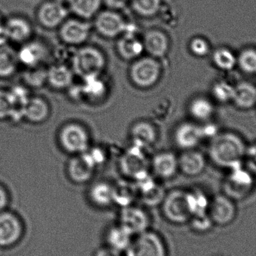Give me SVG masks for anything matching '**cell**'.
Masks as SVG:
<instances>
[{
    "label": "cell",
    "instance_id": "obj_45",
    "mask_svg": "<svg viewBox=\"0 0 256 256\" xmlns=\"http://www.w3.org/2000/svg\"><path fill=\"white\" fill-rule=\"evenodd\" d=\"M244 162H246V164H244L245 166L256 178V141L252 144H248Z\"/></svg>",
    "mask_w": 256,
    "mask_h": 256
},
{
    "label": "cell",
    "instance_id": "obj_13",
    "mask_svg": "<svg viewBox=\"0 0 256 256\" xmlns=\"http://www.w3.org/2000/svg\"><path fill=\"white\" fill-rule=\"evenodd\" d=\"M4 32L8 42L24 44L32 36L33 27L25 16L13 15L4 20Z\"/></svg>",
    "mask_w": 256,
    "mask_h": 256
},
{
    "label": "cell",
    "instance_id": "obj_18",
    "mask_svg": "<svg viewBox=\"0 0 256 256\" xmlns=\"http://www.w3.org/2000/svg\"><path fill=\"white\" fill-rule=\"evenodd\" d=\"M207 160L202 152L195 149L186 150L178 159V167L188 176H197L206 170Z\"/></svg>",
    "mask_w": 256,
    "mask_h": 256
},
{
    "label": "cell",
    "instance_id": "obj_38",
    "mask_svg": "<svg viewBox=\"0 0 256 256\" xmlns=\"http://www.w3.org/2000/svg\"><path fill=\"white\" fill-rule=\"evenodd\" d=\"M132 7L140 16L149 18L159 12L161 0H132Z\"/></svg>",
    "mask_w": 256,
    "mask_h": 256
},
{
    "label": "cell",
    "instance_id": "obj_41",
    "mask_svg": "<svg viewBox=\"0 0 256 256\" xmlns=\"http://www.w3.org/2000/svg\"><path fill=\"white\" fill-rule=\"evenodd\" d=\"M191 230L197 233H206L214 224L208 214L192 216L188 222Z\"/></svg>",
    "mask_w": 256,
    "mask_h": 256
},
{
    "label": "cell",
    "instance_id": "obj_23",
    "mask_svg": "<svg viewBox=\"0 0 256 256\" xmlns=\"http://www.w3.org/2000/svg\"><path fill=\"white\" fill-rule=\"evenodd\" d=\"M117 44V50L122 58L134 60L138 58L144 50L143 42L138 40L134 32H124Z\"/></svg>",
    "mask_w": 256,
    "mask_h": 256
},
{
    "label": "cell",
    "instance_id": "obj_30",
    "mask_svg": "<svg viewBox=\"0 0 256 256\" xmlns=\"http://www.w3.org/2000/svg\"><path fill=\"white\" fill-rule=\"evenodd\" d=\"M69 8L82 19H90L97 15L103 0H67Z\"/></svg>",
    "mask_w": 256,
    "mask_h": 256
},
{
    "label": "cell",
    "instance_id": "obj_15",
    "mask_svg": "<svg viewBox=\"0 0 256 256\" xmlns=\"http://www.w3.org/2000/svg\"><path fill=\"white\" fill-rule=\"evenodd\" d=\"M204 138L202 126L196 123H183L177 128L174 132L176 144L185 150L195 149Z\"/></svg>",
    "mask_w": 256,
    "mask_h": 256
},
{
    "label": "cell",
    "instance_id": "obj_19",
    "mask_svg": "<svg viewBox=\"0 0 256 256\" xmlns=\"http://www.w3.org/2000/svg\"><path fill=\"white\" fill-rule=\"evenodd\" d=\"M134 236L121 224H114L105 232L106 246L123 254L132 242Z\"/></svg>",
    "mask_w": 256,
    "mask_h": 256
},
{
    "label": "cell",
    "instance_id": "obj_31",
    "mask_svg": "<svg viewBox=\"0 0 256 256\" xmlns=\"http://www.w3.org/2000/svg\"><path fill=\"white\" fill-rule=\"evenodd\" d=\"M49 116L48 104L39 98H30L24 110V117L34 123H40L46 120Z\"/></svg>",
    "mask_w": 256,
    "mask_h": 256
},
{
    "label": "cell",
    "instance_id": "obj_34",
    "mask_svg": "<svg viewBox=\"0 0 256 256\" xmlns=\"http://www.w3.org/2000/svg\"><path fill=\"white\" fill-rule=\"evenodd\" d=\"M237 67L246 74H256V48L248 46L237 54Z\"/></svg>",
    "mask_w": 256,
    "mask_h": 256
},
{
    "label": "cell",
    "instance_id": "obj_5",
    "mask_svg": "<svg viewBox=\"0 0 256 256\" xmlns=\"http://www.w3.org/2000/svg\"><path fill=\"white\" fill-rule=\"evenodd\" d=\"M161 204L162 215L170 224L183 225L188 224L192 218L185 191H172L165 196Z\"/></svg>",
    "mask_w": 256,
    "mask_h": 256
},
{
    "label": "cell",
    "instance_id": "obj_21",
    "mask_svg": "<svg viewBox=\"0 0 256 256\" xmlns=\"http://www.w3.org/2000/svg\"><path fill=\"white\" fill-rule=\"evenodd\" d=\"M16 54L18 62L28 67H36L46 56V49L40 42L28 40L22 44V48Z\"/></svg>",
    "mask_w": 256,
    "mask_h": 256
},
{
    "label": "cell",
    "instance_id": "obj_37",
    "mask_svg": "<svg viewBox=\"0 0 256 256\" xmlns=\"http://www.w3.org/2000/svg\"><path fill=\"white\" fill-rule=\"evenodd\" d=\"M82 93L86 97L97 99L102 98L106 92V86L99 76L84 78V84L81 86Z\"/></svg>",
    "mask_w": 256,
    "mask_h": 256
},
{
    "label": "cell",
    "instance_id": "obj_25",
    "mask_svg": "<svg viewBox=\"0 0 256 256\" xmlns=\"http://www.w3.org/2000/svg\"><path fill=\"white\" fill-rule=\"evenodd\" d=\"M154 171L159 177L170 178L174 176L178 168V159L171 152L158 154L152 161Z\"/></svg>",
    "mask_w": 256,
    "mask_h": 256
},
{
    "label": "cell",
    "instance_id": "obj_43",
    "mask_svg": "<svg viewBox=\"0 0 256 256\" xmlns=\"http://www.w3.org/2000/svg\"><path fill=\"white\" fill-rule=\"evenodd\" d=\"M81 154L94 170L96 167L103 164L105 161L104 153L102 149L98 148L87 150L86 152Z\"/></svg>",
    "mask_w": 256,
    "mask_h": 256
},
{
    "label": "cell",
    "instance_id": "obj_17",
    "mask_svg": "<svg viewBox=\"0 0 256 256\" xmlns=\"http://www.w3.org/2000/svg\"><path fill=\"white\" fill-rule=\"evenodd\" d=\"M120 165L122 172L134 178L143 172L147 171V160L142 148L134 146L128 150L122 158Z\"/></svg>",
    "mask_w": 256,
    "mask_h": 256
},
{
    "label": "cell",
    "instance_id": "obj_11",
    "mask_svg": "<svg viewBox=\"0 0 256 256\" xmlns=\"http://www.w3.org/2000/svg\"><path fill=\"white\" fill-rule=\"evenodd\" d=\"M68 16V10L63 3L52 0L42 3L37 10V19L42 26L54 28L60 26Z\"/></svg>",
    "mask_w": 256,
    "mask_h": 256
},
{
    "label": "cell",
    "instance_id": "obj_26",
    "mask_svg": "<svg viewBox=\"0 0 256 256\" xmlns=\"http://www.w3.org/2000/svg\"><path fill=\"white\" fill-rule=\"evenodd\" d=\"M94 168L82 156L70 160L68 165L69 177L75 183L84 184L92 178Z\"/></svg>",
    "mask_w": 256,
    "mask_h": 256
},
{
    "label": "cell",
    "instance_id": "obj_8",
    "mask_svg": "<svg viewBox=\"0 0 256 256\" xmlns=\"http://www.w3.org/2000/svg\"><path fill=\"white\" fill-rule=\"evenodd\" d=\"M62 147L70 154H82L90 148V137L85 128L70 123L62 128L60 132Z\"/></svg>",
    "mask_w": 256,
    "mask_h": 256
},
{
    "label": "cell",
    "instance_id": "obj_12",
    "mask_svg": "<svg viewBox=\"0 0 256 256\" xmlns=\"http://www.w3.org/2000/svg\"><path fill=\"white\" fill-rule=\"evenodd\" d=\"M20 220L10 212H0V248H8L16 244L22 237Z\"/></svg>",
    "mask_w": 256,
    "mask_h": 256
},
{
    "label": "cell",
    "instance_id": "obj_44",
    "mask_svg": "<svg viewBox=\"0 0 256 256\" xmlns=\"http://www.w3.org/2000/svg\"><path fill=\"white\" fill-rule=\"evenodd\" d=\"M13 112L12 102L8 92L0 90V118L12 116Z\"/></svg>",
    "mask_w": 256,
    "mask_h": 256
},
{
    "label": "cell",
    "instance_id": "obj_28",
    "mask_svg": "<svg viewBox=\"0 0 256 256\" xmlns=\"http://www.w3.org/2000/svg\"><path fill=\"white\" fill-rule=\"evenodd\" d=\"M74 72L64 64H57L48 70L46 80L56 90L68 88L73 84Z\"/></svg>",
    "mask_w": 256,
    "mask_h": 256
},
{
    "label": "cell",
    "instance_id": "obj_6",
    "mask_svg": "<svg viewBox=\"0 0 256 256\" xmlns=\"http://www.w3.org/2000/svg\"><path fill=\"white\" fill-rule=\"evenodd\" d=\"M236 202L225 194H218L210 198L207 214L214 226L226 227L231 225L237 218Z\"/></svg>",
    "mask_w": 256,
    "mask_h": 256
},
{
    "label": "cell",
    "instance_id": "obj_46",
    "mask_svg": "<svg viewBox=\"0 0 256 256\" xmlns=\"http://www.w3.org/2000/svg\"><path fill=\"white\" fill-rule=\"evenodd\" d=\"M93 256H122L121 252L109 248V246H105L104 248H99L98 250L94 252Z\"/></svg>",
    "mask_w": 256,
    "mask_h": 256
},
{
    "label": "cell",
    "instance_id": "obj_48",
    "mask_svg": "<svg viewBox=\"0 0 256 256\" xmlns=\"http://www.w3.org/2000/svg\"><path fill=\"white\" fill-rule=\"evenodd\" d=\"M104 2L112 8H121L126 6L128 0H104Z\"/></svg>",
    "mask_w": 256,
    "mask_h": 256
},
{
    "label": "cell",
    "instance_id": "obj_20",
    "mask_svg": "<svg viewBox=\"0 0 256 256\" xmlns=\"http://www.w3.org/2000/svg\"><path fill=\"white\" fill-rule=\"evenodd\" d=\"M144 49L154 58L164 56L168 50V39L165 33L158 30H152L144 34Z\"/></svg>",
    "mask_w": 256,
    "mask_h": 256
},
{
    "label": "cell",
    "instance_id": "obj_33",
    "mask_svg": "<svg viewBox=\"0 0 256 256\" xmlns=\"http://www.w3.org/2000/svg\"><path fill=\"white\" fill-rule=\"evenodd\" d=\"M234 84L226 79H218L210 87L212 100L218 104H231Z\"/></svg>",
    "mask_w": 256,
    "mask_h": 256
},
{
    "label": "cell",
    "instance_id": "obj_29",
    "mask_svg": "<svg viewBox=\"0 0 256 256\" xmlns=\"http://www.w3.org/2000/svg\"><path fill=\"white\" fill-rule=\"evenodd\" d=\"M134 146L141 148L152 146L156 140V132L153 126L146 122H140L134 124L131 130Z\"/></svg>",
    "mask_w": 256,
    "mask_h": 256
},
{
    "label": "cell",
    "instance_id": "obj_42",
    "mask_svg": "<svg viewBox=\"0 0 256 256\" xmlns=\"http://www.w3.org/2000/svg\"><path fill=\"white\" fill-rule=\"evenodd\" d=\"M48 78V70L40 68H31L30 70L26 73L25 80L32 86H40L44 84Z\"/></svg>",
    "mask_w": 256,
    "mask_h": 256
},
{
    "label": "cell",
    "instance_id": "obj_24",
    "mask_svg": "<svg viewBox=\"0 0 256 256\" xmlns=\"http://www.w3.org/2000/svg\"><path fill=\"white\" fill-rule=\"evenodd\" d=\"M191 116L201 122H209L216 112L214 102L208 98L200 97L192 99L189 105Z\"/></svg>",
    "mask_w": 256,
    "mask_h": 256
},
{
    "label": "cell",
    "instance_id": "obj_40",
    "mask_svg": "<svg viewBox=\"0 0 256 256\" xmlns=\"http://www.w3.org/2000/svg\"><path fill=\"white\" fill-rule=\"evenodd\" d=\"M140 194L144 204L148 206H156L161 204L166 196L164 190L156 184L146 190L142 191Z\"/></svg>",
    "mask_w": 256,
    "mask_h": 256
},
{
    "label": "cell",
    "instance_id": "obj_39",
    "mask_svg": "<svg viewBox=\"0 0 256 256\" xmlns=\"http://www.w3.org/2000/svg\"><path fill=\"white\" fill-rule=\"evenodd\" d=\"M189 49L191 54L198 58L208 56L213 50L209 40L202 36L192 38L190 42Z\"/></svg>",
    "mask_w": 256,
    "mask_h": 256
},
{
    "label": "cell",
    "instance_id": "obj_14",
    "mask_svg": "<svg viewBox=\"0 0 256 256\" xmlns=\"http://www.w3.org/2000/svg\"><path fill=\"white\" fill-rule=\"evenodd\" d=\"M91 31L90 24L78 19L66 20L60 26V36L64 43L78 45L88 39Z\"/></svg>",
    "mask_w": 256,
    "mask_h": 256
},
{
    "label": "cell",
    "instance_id": "obj_16",
    "mask_svg": "<svg viewBox=\"0 0 256 256\" xmlns=\"http://www.w3.org/2000/svg\"><path fill=\"white\" fill-rule=\"evenodd\" d=\"M240 110H251L256 108V86L250 81L234 84L232 103Z\"/></svg>",
    "mask_w": 256,
    "mask_h": 256
},
{
    "label": "cell",
    "instance_id": "obj_4",
    "mask_svg": "<svg viewBox=\"0 0 256 256\" xmlns=\"http://www.w3.org/2000/svg\"><path fill=\"white\" fill-rule=\"evenodd\" d=\"M105 63L104 56L98 49L93 46H84L74 54L72 70L82 79L99 76Z\"/></svg>",
    "mask_w": 256,
    "mask_h": 256
},
{
    "label": "cell",
    "instance_id": "obj_1",
    "mask_svg": "<svg viewBox=\"0 0 256 256\" xmlns=\"http://www.w3.org/2000/svg\"><path fill=\"white\" fill-rule=\"evenodd\" d=\"M248 144L238 132L219 131L210 140L209 159L214 165L228 170L244 164Z\"/></svg>",
    "mask_w": 256,
    "mask_h": 256
},
{
    "label": "cell",
    "instance_id": "obj_36",
    "mask_svg": "<svg viewBox=\"0 0 256 256\" xmlns=\"http://www.w3.org/2000/svg\"><path fill=\"white\" fill-rule=\"evenodd\" d=\"M114 204L121 208L130 206L136 196V188L127 183H120L114 186Z\"/></svg>",
    "mask_w": 256,
    "mask_h": 256
},
{
    "label": "cell",
    "instance_id": "obj_27",
    "mask_svg": "<svg viewBox=\"0 0 256 256\" xmlns=\"http://www.w3.org/2000/svg\"><path fill=\"white\" fill-rule=\"evenodd\" d=\"M90 201L96 207L106 208L114 204V186L98 182L92 186L88 194Z\"/></svg>",
    "mask_w": 256,
    "mask_h": 256
},
{
    "label": "cell",
    "instance_id": "obj_22",
    "mask_svg": "<svg viewBox=\"0 0 256 256\" xmlns=\"http://www.w3.org/2000/svg\"><path fill=\"white\" fill-rule=\"evenodd\" d=\"M212 63L218 70L228 73L237 68V54L227 46H219L210 54Z\"/></svg>",
    "mask_w": 256,
    "mask_h": 256
},
{
    "label": "cell",
    "instance_id": "obj_47",
    "mask_svg": "<svg viewBox=\"0 0 256 256\" xmlns=\"http://www.w3.org/2000/svg\"><path fill=\"white\" fill-rule=\"evenodd\" d=\"M8 202V197L4 188L0 186V212H4Z\"/></svg>",
    "mask_w": 256,
    "mask_h": 256
},
{
    "label": "cell",
    "instance_id": "obj_35",
    "mask_svg": "<svg viewBox=\"0 0 256 256\" xmlns=\"http://www.w3.org/2000/svg\"><path fill=\"white\" fill-rule=\"evenodd\" d=\"M186 200L192 216L207 214L210 198L204 192L200 190L186 192Z\"/></svg>",
    "mask_w": 256,
    "mask_h": 256
},
{
    "label": "cell",
    "instance_id": "obj_9",
    "mask_svg": "<svg viewBox=\"0 0 256 256\" xmlns=\"http://www.w3.org/2000/svg\"><path fill=\"white\" fill-rule=\"evenodd\" d=\"M118 222L134 236L150 230L152 219L142 208L130 204L121 208Z\"/></svg>",
    "mask_w": 256,
    "mask_h": 256
},
{
    "label": "cell",
    "instance_id": "obj_7",
    "mask_svg": "<svg viewBox=\"0 0 256 256\" xmlns=\"http://www.w3.org/2000/svg\"><path fill=\"white\" fill-rule=\"evenodd\" d=\"M160 72V64L154 57H144L132 64L130 76L136 86L146 88L153 86L158 82Z\"/></svg>",
    "mask_w": 256,
    "mask_h": 256
},
{
    "label": "cell",
    "instance_id": "obj_32",
    "mask_svg": "<svg viewBox=\"0 0 256 256\" xmlns=\"http://www.w3.org/2000/svg\"><path fill=\"white\" fill-rule=\"evenodd\" d=\"M18 58L16 52L7 43L0 44V76H10L16 70Z\"/></svg>",
    "mask_w": 256,
    "mask_h": 256
},
{
    "label": "cell",
    "instance_id": "obj_10",
    "mask_svg": "<svg viewBox=\"0 0 256 256\" xmlns=\"http://www.w3.org/2000/svg\"><path fill=\"white\" fill-rule=\"evenodd\" d=\"M128 24L124 18L115 10H106L98 13L94 20V26L104 37H118L126 32Z\"/></svg>",
    "mask_w": 256,
    "mask_h": 256
},
{
    "label": "cell",
    "instance_id": "obj_3",
    "mask_svg": "<svg viewBox=\"0 0 256 256\" xmlns=\"http://www.w3.org/2000/svg\"><path fill=\"white\" fill-rule=\"evenodd\" d=\"M256 178L244 164L232 168L224 180L222 194L236 202L244 200L254 191Z\"/></svg>",
    "mask_w": 256,
    "mask_h": 256
},
{
    "label": "cell",
    "instance_id": "obj_49",
    "mask_svg": "<svg viewBox=\"0 0 256 256\" xmlns=\"http://www.w3.org/2000/svg\"><path fill=\"white\" fill-rule=\"evenodd\" d=\"M7 38H6V32H4V20L3 19L2 16L0 14V44L7 43Z\"/></svg>",
    "mask_w": 256,
    "mask_h": 256
},
{
    "label": "cell",
    "instance_id": "obj_2",
    "mask_svg": "<svg viewBox=\"0 0 256 256\" xmlns=\"http://www.w3.org/2000/svg\"><path fill=\"white\" fill-rule=\"evenodd\" d=\"M123 254V256H168V250L162 236L150 228L134 236Z\"/></svg>",
    "mask_w": 256,
    "mask_h": 256
}]
</instances>
